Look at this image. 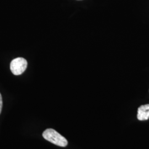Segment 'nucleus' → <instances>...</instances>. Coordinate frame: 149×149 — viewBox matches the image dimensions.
Segmentation results:
<instances>
[{
	"instance_id": "f257e3e1",
	"label": "nucleus",
	"mask_w": 149,
	"mask_h": 149,
	"mask_svg": "<svg viewBox=\"0 0 149 149\" xmlns=\"http://www.w3.org/2000/svg\"><path fill=\"white\" fill-rule=\"evenodd\" d=\"M43 136L45 140L54 145L61 147L68 145V140L53 129H47L43 133Z\"/></svg>"
},
{
	"instance_id": "f03ea898",
	"label": "nucleus",
	"mask_w": 149,
	"mask_h": 149,
	"mask_svg": "<svg viewBox=\"0 0 149 149\" xmlns=\"http://www.w3.org/2000/svg\"><path fill=\"white\" fill-rule=\"evenodd\" d=\"M27 67V60L23 58L13 59L10 64V69L13 74L19 75L23 74Z\"/></svg>"
},
{
	"instance_id": "7ed1b4c3",
	"label": "nucleus",
	"mask_w": 149,
	"mask_h": 149,
	"mask_svg": "<svg viewBox=\"0 0 149 149\" xmlns=\"http://www.w3.org/2000/svg\"><path fill=\"white\" fill-rule=\"evenodd\" d=\"M137 118L139 120H146L149 119V104L142 105L138 109Z\"/></svg>"
},
{
	"instance_id": "20e7f679",
	"label": "nucleus",
	"mask_w": 149,
	"mask_h": 149,
	"mask_svg": "<svg viewBox=\"0 0 149 149\" xmlns=\"http://www.w3.org/2000/svg\"><path fill=\"white\" fill-rule=\"evenodd\" d=\"M2 96L0 93V114H1V112L2 111Z\"/></svg>"
}]
</instances>
